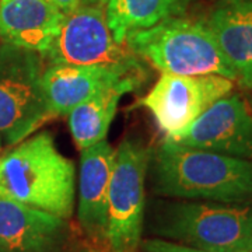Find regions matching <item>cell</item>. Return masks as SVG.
I'll list each match as a JSON object with an SVG mask.
<instances>
[{"label": "cell", "mask_w": 252, "mask_h": 252, "mask_svg": "<svg viewBox=\"0 0 252 252\" xmlns=\"http://www.w3.org/2000/svg\"><path fill=\"white\" fill-rule=\"evenodd\" d=\"M42 58L45 64L142 66L125 44L114 39L101 6L86 3L64 16L59 34Z\"/></svg>", "instance_id": "obj_7"}, {"label": "cell", "mask_w": 252, "mask_h": 252, "mask_svg": "<svg viewBox=\"0 0 252 252\" xmlns=\"http://www.w3.org/2000/svg\"><path fill=\"white\" fill-rule=\"evenodd\" d=\"M152 149L137 139H124L115 149L108 189L107 251L137 252L146 212V178Z\"/></svg>", "instance_id": "obj_6"}, {"label": "cell", "mask_w": 252, "mask_h": 252, "mask_svg": "<svg viewBox=\"0 0 252 252\" xmlns=\"http://www.w3.org/2000/svg\"><path fill=\"white\" fill-rule=\"evenodd\" d=\"M146 80L143 66L46 64L44 89L51 118L67 115L76 105L101 91L122 84L137 89Z\"/></svg>", "instance_id": "obj_10"}, {"label": "cell", "mask_w": 252, "mask_h": 252, "mask_svg": "<svg viewBox=\"0 0 252 252\" xmlns=\"http://www.w3.org/2000/svg\"><path fill=\"white\" fill-rule=\"evenodd\" d=\"M64 16L45 0H0V41L42 56L59 34Z\"/></svg>", "instance_id": "obj_13"}, {"label": "cell", "mask_w": 252, "mask_h": 252, "mask_svg": "<svg viewBox=\"0 0 252 252\" xmlns=\"http://www.w3.org/2000/svg\"><path fill=\"white\" fill-rule=\"evenodd\" d=\"M124 44L140 61L152 64L162 74H216L238 81L234 67L205 21L168 18L153 27L129 32Z\"/></svg>", "instance_id": "obj_4"}, {"label": "cell", "mask_w": 252, "mask_h": 252, "mask_svg": "<svg viewBox=\"0 0 252 252\" xmlns=\"http://www.w3.org/2000/svg\"><path fill=\"white\" fill-rule=\"evenodd\" d=\"M0 153H1V139H0ZM1 156V154H0Z\"/></svg>", "instance_id": "obj_22"}, {"label": "cell", "mask_w": 252, "mask_h": 252, "mask_svg": "<svg viewBox=\"0 0 252 252\" xmlns=\"http://www.w3.org/2000/svg\"><path fill=\"white\" fill-rule=\"evenodd\" d=\"M175 143L252 160V111L238 94H227L180 133L164 137Z\"/></svg>", "instance_id": "obj_9"}, {"label": "cell", "mask_w": 252, "mask_h": 252, "mask_svg": "<svg viewBox=\"0 0 252 252\" xmlns=\"http://www.w3.org/2000/svg\"><path fill=\"white\" fill-rule=\"evenodd\" d=\"M109 0H83V3L86 4H94V6H102V4H107Z\"/></svg>", "instance_id": "obj_20"}, {"label": "cell", "mask_w": 252, "mask_h": 252, "mask_svg": "<svg viewBox=\"0 0 252 252\" xmlns=\"http://www.w3.org/2000/svg\"><path fill=\"white\" fill-rule=\"evenodd\" d=\"M67 219L0 198V245L10 252H64L72 244Z\"/></svg>", "instance_id": "obj_12"}, {"label": "cell", "mask_w": 252, "mask_h": 252, "mask_svg": "<svg viewBox=\"0 0 252 252\" xmlns=\"http://www.w3.org/2000/svg\"><path fill=\"white\" fill-rule=\"evenodd\" d=\"M140 252H206L189 247L185 244L175 243V241H170L165 238H149V240H143L139 247Z\"/></svg>", "instance_id": "obj_17"}, {"label": "cell", "mask_w": 252, "mask_h": 252, "mask_svg": "<svg viewBox=\"0 0 252 252\" xmlns=\"http://www.w3.org/2000/svg\"><path fill=\"white\" fill-rule=\"evenodd\" d=\"M45 61L35 51L0 45V139L13 147L51 119L45 89Z\"/></svg>", "instance_id": "obj_5"}, {"label": "cell", "mask_w": 252, "mask_h": 252, "mask_svg": "<svg viewBox=\"0 0 252 252\" xmlns=\"http://www.w3.org/2000/svg\"><path fill=\"white\" fill-rule=\"evenodd\" d=\"M0 252H10V251H7V250H6V248H3V247H1V245H0Z\"/></svg>", "instance_id": "obj_21"}, {"label": "cell", "mask_w": 252, "mask_h": 252, "mask_svg": "<svg viewBox=\"0 0 252 252\" xmlns=\"http://www.w3.org/2000/svg\"><path fill=\"white\" fill-rule=\"evenodd\" d=\"M235 81L227 77L161 74L152 90L139 99L164 137L180 133L213 102L233 93Z\"/></svg>", "instance_id": "obj_8"}, {"label": "cell", "mask_w": 252, "mask_h": 252, "mask_svg": "<svg viewBox=\"0 0 252 252\" xmlns=\"http://www.w3.org/2000/svg\"><path fill=\"white\" fill-rule=\"evenodd\" d=\"M193 0H109L105 18L118 44L137 30H146L172 17H181Z\"/></svg>", "instance_id": "obj_16"}, {"label": "cell", "mask_w": 252, "mask_h": 252, "mask_svg": "<svg viewBox=\"0 0 252 252\" xmlns=\"http://www.w3.org/2000/svg\"><path fill=\"white\" fill-rule=\"evenodd\" d=\"M115 149L108 140L81 150L77 223L83 240L95 251H107L108 189Z\"/></svg>", "instance_id": "obj_11"}, {"label": "cell", "mask_w": 252, "mask_h": 252, "mask_svg": "<svg viewBox=\"0 0 252 252\" xmlns=\"http://www.w3.org/2000/svg\"><path fill=\"white\" fill-rule=\"evenodd\" d=\"M64 252H98L95 251L94 248H91L89 244L86 243L84 240H81V241H76V240H73L72 244L67 247V250Z\"/></svg>", "instance_id": "obj_19"}, {"label": "cell", "mask_w": 252, "mask_h": 252, "mask_svg": "<svg viewBox=\"0 0 252 252\" xmlns=\"http://www.w3.org/2000/svg\"><path fill=\"white\" fill-rule=\"evenodd\" d=\"M45 1L54 4L55 7H58V9L61 10L62 13H64V14L72 13V11H74L79 6L83 4V0H45Z\"/></svg>", "instance_id": "obj_18"}, {"label": "cell", "mask_w": 252, "mask_h": 252, "mask_svg": "<svg viewBox=\"0 0 252 252\" xmlns=\"http://www.w3.org/2000/svg\"><path fill=\"white\" fill-rule=\"evenodd\" d=\"M152 231L206 252H252V206L209 200H158Z\"/></svg>", "instance_id": "obj_3"}, {"label": "cell", "mask_w": 252, "mask_h": 252, "mask_svg": "<svg viewBox=\"0 0 252 252\" xmlns=\"http://www.w3.org/2000/svg\"><path fill=\"white\" fill-rule=\"evenodd\" d=\"M76 167L49 132L28 136L0 156V198L72 219Z\"/></svg>", "instance_id": "obj_2"}, {"label": "cell", "mask_w": 252, "mask_h": 252, "mask_svg": "<svg viewBox=\"0 0 252 252\" xmlns=\"http://www.w3.org/2000/svg\"><path fill=\"white\" fill-rule=\"evenodd\" d=\"M136 90L133 84L112 87L83 101L67 114L70 133L80 152L107 139L121 98Z\"/></svg>", "instance_id": "obj_15"}, {"label": "cell", "mask_w": 252, "mask_h": 252, "mask_svg": "<svg viewBox=\"0 0 252 252\" xmlns=\"http://www.w3.org/2000/svg\"><path fill=\"white\" fill-rule=\"evenodd\" d=\"M147 174L154 193L164 198L219 203L252 200V160L162 139L152 149Z\"/></svg>", "instance_id": "obj_1"}, {"label": "cell", "mask_w": 252, "mask_h": 252, "mask_svg": "<svg viewBox=\"0 0 252 252\" xmlns=\"http://www.w3.org/2000/svg\"><path fill=\"white\" fill-rule=\"evenodd\" d=\"M205 24L234 67L237 83L252 89V0H220Z\"/></svg>", "instance_id": "obj_14"}]
</instances>
